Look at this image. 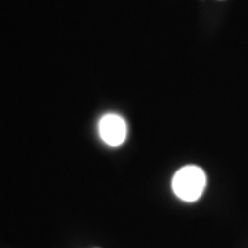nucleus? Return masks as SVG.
Returning a JSON list of instances; mask_svg holds the SVG:
<instances>
[{
	"label": "nucleus",
	"mask_w": 248,
	"mask_h": 248,
	"mask_svg": "<svg viewBox=\"0 0 248 248\" xmlns=\"http://www.w3.org/2000/svg\"><path fill=\"white\" fill-rule=\"evenodd\" d=\"M205 174L200 167L186 166L178 170L172 179L174 193L184 202H196L203 195Z\"/></svg>",
	"instance_id": "nucleus-1"
},
{
	"label": "nucleus",
	"mask_w": 248,
	"mask_h": 248,
	"mask_svg": "<svg viewBox=\"0 0 248 248\" xmlns=\"http://www.w3.org/2000/svg\"><path fill=\"white\" fill-rule=\"evenodd\" d=\"M99 135L110 146H119L125 141L127 127L123 117L119 115H105L99 122Z\"/></svg>",
	"instance_id": "nucleus-2"
}]
</instances>
